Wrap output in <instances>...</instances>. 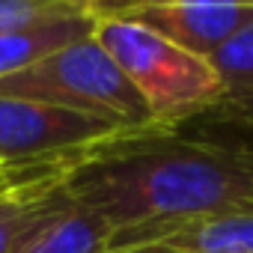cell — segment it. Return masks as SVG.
Returning <instances> with one entry per match:
<instances>
[{"mask_svg": "<svg viewBox=\"0 0 253 253\" xmlns=\"http://www.w3.org/2000/svg\"><path fill=\"white\" fill-rule=\"evenodd\" d=\"M60 185L110 232L253 209V146L176 128L122 131L63 155Z\"/></svg>", "mask_w": 253, "mask_h": 253, "instance_id": "6da1fadb", "label": "cell"}, {"mask_svg": "<svg viewBox=\"0 0 253 253\" xmlns=\"http://www.w3.org/2000/svg\"><path fill=\"white\" fill-rule=\"evenodd\" d=\"M95 18L98 45L146 101L155 128H176L179 122L223 104V86L209 60L182 51L134 21L98 12Z\"/></svg>", "mask_w": 253, "mask_h": 253, "instance_id": "7a4b0ae2", "label": "cell"}, {"mask_svg": "<svg viewBox=\"0 0 253 253\" xmlns=\"http://www.w3.org/2000/svg\"><path fill=\"white\" fill-rule=\"evenodd\" d=\"M0 98H30L101 119L119 131L155 128L146 101L98 45L95 30L0 81Z\"/></svg>", "mask_w": 253, "mask_h": 253, "instance_id": "3957f363", "label": "cell"}, {"mask_svg": "<svg viewBox=\"0 0 253 253\" xmlns=\"http://www.w3.org/2000/svg\"><path fill=\"white\" fill-rule=\"evenodd\" d=\"M113 134L122 131L66 107L30 98H0V164L3 167L54 161Z\"/></svg>", "mask_w": 253, "mask_h": 253, "instance_id": "277c9868", "label": "cell"}, {"mask_svg": "<svg viewBox=\"0 0 253 253\" xmlns=\"http://www.w3.org/2000/svg\"><path fill=\"white\" fill-rule=\"evenodd\" d=\"M98 15L134 21L167 42L211 60L238 30L253 24V0H137V3H92Z\"/></svg>", "mask_w": 253, "mask_h": 253, "instance_id": "5b68a950", "label": "cell"}, {"mask_svg": "<svg viewBox=\"0 0 253 253\" xmlns=\"http://www.w3.org/2000/svg\"><path fill=\"white\" fill-rule=\"evenodd\" d=\"M134 247L164 253H253V209L119 229L110 235L107 253Z\"/></svg>", "mask_w": 253, "mask_h": 253, "instance_id": "8992f818", "label": "cell"}, {"mask_svg": "<svg viewBox=\"0 0 253 253\" xmlns=\"http://www.w3.org/2000/svg\"><path fill=\"white\" fill-rule=\"evenodd\" d=\"M60 161L21 164L0 188V253H21L75 203L60 185Z\"/></svg>", "mask_w": 253, "mask_h": 253, "instance_id": "52a82bcc", "label": "cell"}, {"mask_svg": "<svg viewBox=\"0 0 253 253\" xmlns=\"http://www.w3.org/2000/svg\"><path fill=\"white\" fill-rule=\"evenodd\" d=\"M95 12L89 3V12L78 15V18H66L57 24H42V27H30V30H15V33H0V81L33 66L36 60L89 36L95 30Z\"/></svg>", "mask_w": 253, "mask_h": 253, "instance_id": "ba28073f", "label": "cell"}, {"mask_svg": "<svg viewBox=\"0 0 253 253\" xmlns=\"http://www.w3.org/2000/svg\"><path fill=\"white\" fill-rule=\"evenodd\" d=\"M110 235V226L98 214L72 206L66 214L48 223L21 253H107Z\"/></svg>", "mask_w": 253, "mask_h": 253, "instance_id": "9c48e42d", "label": "cell"}, {"mask_svg": "<svg viewBox=\"0 0 253 253\" xmlns=\"http://www.w3.org/2000/svg\"><path fill=\"white\" fill-rule=\"evenodd\" d=\"M209 63L223 86V104L253 116V24L238 30Z\"/></svg>", "mask_w": 253, "mask_h": 253, "instance_id": "30bf717a", "label": "cell"}, {"mask_svg": "<svg viewBox=\"0 0 253 253\" xmlns=\"http://www.w3.org/2000/svg\"><path fill=\"white\" fill-rule=\"evenodd\" d=\"M84 12H89V3L81 0H0V33L57 24Z\"/></svg>", "mask_w": 253, "mask_h": 253, "instance_id": "8fae6325", "label": "cell"}, {"mask_svg": "<svg viewBox=\"0 0 253 253\" xmlns=\"http://www.w3.org/2000/svg\"><path fill=\"white\" fill-rule=\"evenodd\" d=\"M12 176H15V167H0V188H3Z\"/></svg>", "mask_w": 253, "mask_h": 253, "instance_id": "7c38bea8", "label": "cell"}, {"mask_svg": "<svg viewBox=\"0 0 253 253\" xmlns=\"http://www.w3.org/2000/svg\"><path fill=\"white\" fill-rule=\"evenodd\" d=\"M110 253H164V250H149V247H134V250H110Z\"/></svg>", "mask_w": 253, "mask_h": 253, "instance_id": "4fadbf2b", "label": "cell"}, {"mask_svg": "<svg viewBox=\"0 0 253 253\" xmlns=\"http://www.w3.org/2000/svg\"><path fill=\"white\" fill-rule=\"evenodd\" d=\"M0 167H3V164H0Z\"/></svg>", "mask_w": 253, "mask_h": 253, "instance_id": "5bb4252c", "label": "cell"}]
</instances>
